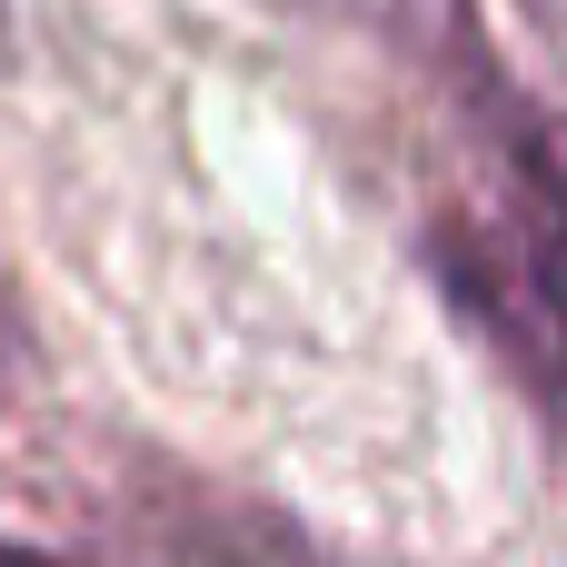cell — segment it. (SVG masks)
Returning a JSON list of instances; mask_svg holds the SVG:
<instances>
[{"instance_id":"6da1fadb","label":"cell","mask_w":567,"mask_h":567,"mask_svg":"<svg viewBox=\"0 0 567 567\" xmlns=\"http://www.w3.org/2000/svg\"><path fill=\"white\" fill-rule=\"evenodd\" d=\"M429 279L458 299V319L498 349V369L567 429V279L528 239L518 209H439L429 219Z\"/></svg>"},{"instance_id":"7a4b0ae2","label":"cell","mask_w":567,"mask_h":567,"mask_svg":"<svg viewBox=\"0 0 567 567\" xmlns=\"http://www.w3.org/2000/svg\"><path fill=\"white\" fill-rule=\"evenodd\" d=\"M458 90H468V110H478V130L498 140V169H508V209L528 219V239L558 259V279H567V140H558V120L468 40L458 50Z\"/></svg>"},{"instance_id":"3957f363","label":"cell","mask_w":567,"mask_h":567,"mask_svg":"<svg viewBox=\"0 0 567 567\" xmlns=\"http://www.w3.org/2000/svg\"><path fill=\"white\" fill-rule=\"evenodd\" d=\"M0 567H50V558H30V548H0Z\"/></svg>"}]
</instances>
